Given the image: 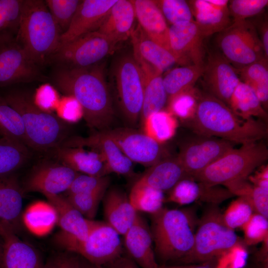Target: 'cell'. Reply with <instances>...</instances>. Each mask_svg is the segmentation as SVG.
Returning a JSON list of instances; mask_svg holds the SVG:
<instances>
[{
	"label": "cell",
	"mask_w": 268,
	"mask_h": 268,
	"mask_svg": "<svg viewBox=\"0 0 268 268\" xmlns=\"http://www.w3.org/2000/svg\"><path fill=\"white\" fill-rule=\"evenodd\" d=\"M114 75L123 115L135 125L140 119L143 100L142 76L133 56H124L116 62Z\"/></svg>",
	"instance_id": "10"
},
{
	"label": "cell",
	"mask_w": 268,
	"mask_h": 268,
	"mask_svg": "<svg viewBox=\"0 0 268 268\" xmlns=\"http://www.w3.org/2000/svg\"><path fill=\"white\" fill-rule=\"evenodd\" d=\"M132 162L149 167L167 157L162 144L142 132L129 128L104 131Z\"/></svg>",
	"instance_id": "14"
},
{
	"label": "cell",
	"mask_w": 268,
	"mask_h": 268,
	"mask_svg": "<svg viewBox=\"0 0 268 268\" xmlns=\"http://www.w3.org/2000/svg\"><path fill=\"white\" fill-rule=\"evenodd\" d=\"M228 9L234 22L246 19L261 12L267 5V0H233L229 2Z\"/></svg>",
	"instance_id": "48"
},
{
	"label": "cell",
	"mask_w": 268,
	"mask_h": 268,
	"mask_svg": "<svg viewBox=\"0 0 268 268\" xmlns=\"http://www.w3.org/2000/svg\"><path fill=\"white\" fill-rule=\"evenodd\" d=\"M129 199L137 212L150 214L161 209L165 200L163 192L136 183L131 189Z\"/></svg>",
	"instance_id": "38"
},
{
	"label": "cell",
	"mask_w": 268,
	"mask_h": 268,
	"mask_svg": "<svg viewBox=\"0 0 268 268\" xmlns=\"http://www.w3.org/2000/svg\"><path fill=\"white\" fill-rule=\"evenodd\" d=\"M81 0H46L45 2L62 34L68 28Z\"/></svg>",
	"instance_id": "42"
},
{
	"label": "cell",
	"mask_w": 268,
	"mask_h": 268,
	"mask_svg": "<svg viewBox=\"0 0 268 268\" xmlns=\"http://www.w3.org/2000/svg\"><path fill=\"white\" fill-rule=\"evenodd\" d=\"M3 242L2 237L0 235V268H1L2 259L3 255Z\"/></svg>",
	"instance_id": "57"
},
{
	"label": "cell",
	"mask_w": 268,
	"mask_h": 268,
	"mask_svg": "<svg viewBox=\"0 0 268 268\" xmlns=\"http://www.w3.org/2000/svg\"><path fill=\"white\" fill-rule=\"evenodd\" d=\"M103 268H140L129 256H121Z\"/></svg>",
	"instance_id": "53"
},
{
	"label": "cell",
	"mask_w": 268,
	"mask_h": 268,
	"mask_svg": "<svg viewBox=\"0 0 268 268\" xmlns=\"http://www.w3.org/2000/svg\"><path fill=\"white\" fill-rule=\"evenodd\" d=\"M194 21L205 37L221 32L230 24L228 0L191 1Z\"/></svg>",
	"instance_id": "26"
},
{
	"label": "cell",
	"mask_w": 268,
	"mask_h": 268,
	"mask_svg": "<svg viewBox=\"0 0 268 268\" xmlns=\"http://www.w3.org/2000/svg\"><path fill=\"white\" fill-rule=\"evenodd\" d=\"M254 212L250 201L244 197H239L231 202L222 215L226 224L234 230L241 228Z\"/></svg>",
	"instance_id": "43"
},
{
	"label": "cell",
	"mask_w": 268,
	"mask_h": 268,
	"mask_svg": "<svg viewBox=\"0 0 268 268\" xmlns=\"http://www.w3.org/2000/svg\"><path fill=\"white\" fill-rule=\"evenodd\" d=\"M109 184L107 176L98 177L78 173L67 192V195H71L107 190Z\"/></svg>",
	"instance_id": "46"
},
{
	"label": "cell",
	"mask_w": 268,
	"mask_h": 268,
	"mask_svg": "<svg viewBox=\"0 0 268 268\" xmlns=\"http://www.w3.org/2000/svg\"><path fill=\"white\" fill-rule=\"evenodd\" d=\"M265 57L268 59V26H265L262 32V41H261Z\"/></svg>",
	"instance_id": "56"
},
{
	"label": "cell",
	"mask_w": 268,
	"mask_h": 268,
	"mask_svg": "<svg viewBox=\"0 0 268 268\" xmlns=\"http://www.w3.org/2000/svg\"><path fill=\"white\" fill-rule=\"evenodd\" d=\"M268 59L262 60L238 69L241 81L249 85L254 91L263 107L266 108L268 101Z\"/></svg>",
	"instance_id": "35"
},
{
	"label": "cell",
	"mask_w": 268,
	"mask_h": 268,
	"mask_svg": "<svg viewBox=\"0 0 268 268\" xmlns=\"http://www.w3.org/2000/svg\"><path fill=\"white\" fill-rule=\"evenodd\" d=\"M244 198L250 201L255 212L268 218V189L253 185Z\"/></svg>",
	"instance_id": "50"
},
{
	"label": "cell",
	"mask_w": 268,
	"mask_h": 268,
	"mask_svg": "<svg viewBox=\"0 0 268 268\" xmlns=\"http://www.w3.org/2000/svg\"><path fill=\"white\" fill-rule=\"evenodd\" d=\"M120 235L107 222L96 221L75 253L92 265L103 267L122 255Z\"/></svg>",
	"instance_id": "15"
},
{
	"label": "cell",
	"mask_w": 268,
	"mask_h": 268,
	"mask_svg": "<svg viewBox=\"0 0 268 268\" xmlns=\"http://www.w3.org/2000/svg\"><path fill=\"white\" fill-rule=\"evenodd\" d=\"M28 146L15 140L0 138V175L14 173L30 157Z\"/></svg>",
	"instance_id": "37"
},
{
	"label": "cell",
	"mask_w": 268,
	"mask_h": 268,
	"mask_svg": "<svg viewBox=\"0 0 268 268\" xmlns=\"http://www.w3.org/2000/svg\"><path fill=\"white\" fill-rule=\"evenodd\" d=\"M116 1L81 0L68 28L62 35L61 45L69 42L87 33L96 31Z\"/></svg>",
	"instance_id": "20"
},
{
	"label": "cell",
	"mask_w": 268,
	"mask_h": 268,
	"mask_svg": "<svg viewBox=\"0 0 268 268\" xmlns=\"http://www.w3.org/2000/svg\"><path fill=\"white\" fill-rule=\"evenodd\" d=\"M234 144L222 138L196 134L182 144L177 157L193 178L233 148Z\"/></svg>",
	"instance_id": "13"
},
{
	"label": "cell",
	"mask_w": 268,
	"mask_h": 268,
	"mask_svg": "<svg viewBox=\"0 0 268 268\" xmlns=\"http://www.w3.org/2000/svg\"><path fill=\"white\" fill-rule=\"evenodd\" d=\"M45 268H81V262L68 254H60L49 260Z\"/></svg>",
	"instance_id": "52"
},
{
	"label": "cell",
	"mask_w": 268,
	"mask_h": 268,
	"mask_svg": "<svg viewBox=\"0 0 268 268\" xmlns=\"http://www.w3.org/2000/svg\"><path fill=\"white\" fill-rule=\"evenodd\" d=\"M168 110L175 117L188 121L194 116L197 100L189 91L183 92L167 101ZM187 121V122H188Z\"/></svg>",
	"instance_id": "47"
},
{
	"label": "cell",
	"mask_w": 268,
	"mask_h": 268,
	"mask_svg": "<svg viewBox=\"0 0 268 268\" xmlns=\"http://www.w3.org/2000/svg\"><path fill=\"white\" fill-rule=\"evenodd\" d=\"M133 57L140 70L143 89V100L140 123L150 114L162 110L168 97L163 83L162 72L145 62L136 54Z\"/></svg>",
	"instance_id": "24"
},
{
	"label": "cell",
	"mask_w": 268,
	"mask_h": 268,
	"mask_svg": "<svg viewBox=\"0 0 268 268\" xmlns=\"http://www.w3.org/2000/svg\"><path fill=\"white\" fill-rule=\"evenodd\" d=\"M34 103L44 111L51 113L58 103L59 97L51 85L46 84L40 87L33 97Z\"/></svg>",
	"instance_id": "51"
},
{
	"label": "cell",
	"mask_w": 268,
	"mask_h": 268,
	"mask_svg": "<svg viewBox=\"0 0 268 268\" xmlns=\"http://www.w3.org/2000/svg\"><path fill=\"white\" fill-rule=\"evenodd\" d=\"M196 134L222 138L242 145L261 141L268 134L260 120L239 118L224 103L209 94L197 100L193 117L188 121Z\"/></svg>",
	"instance_id": "2"
},
{
	"label": "cell",
	"mask_w": 268,
	"mask_h": 268,
	"mask_svg": "<svg viewBox=\"0 0 268 268\" xmlns=\"http://www.w3.org/2000/svg\"><path fill=\"white\" fill-rule=\"evenodd\" d=\"M62 35L45 0H24L15 40L33 62L41 67L49 64Z\"/></svg>",
	"instance_id": "3"
},
{
	"label": "cell",
	"mask_w": 268,
	"mask_h": 268,
	"mask_svg": "<svg viewBox=\"0 0 268 268\" xmlns=\"http://www.w3.org/2000/svg\"><path fill=\"white\" fill-rule=\"evenodd\" d=\"M166 20L171 25L194 21L191 6L183 0H154Z\"/></svg>",
	"instance_id": "41"
},
{
	"label": "cell",
	"mask_w": 268,
	"mask_h": 268,
	"mask_svg": "<svg viewBox=\"0 0 268 268\" xmlns=\"http://www.w3.org/2000/svg\"><path fill=\"white\" fill-rule=\"evenodd\" d=\"M24 0H0V41L16 38Z\"/></svg>",
	"instance_id": "39"
},
{
	"label": "cell",
	"mask_w": 268,
	"mask_h": 268,
	"mask_svg": "<svg viewBox=\"0 0 268 268\" xmlns=\"http://www.w3.org/2000/svg\"><path fill=\"white\" fill-rule=\"evenodd\" d=\"M81 268H103L102 267L92 265L89 263L88 264H86L85 263H82L81 262Z\"/></svg>",
	"instance_id": "58"
},
{
	"label": "cell",
	"mask_w": 268,
	"mask_h": 268,
	"mask_svg": "<svg viewBox=\"0 0 268 268\" xmlns=\"http://www.w3.org/2000/svg\"><path fill=\"white\" fill-rule=\"evenodd\" d=\"M268 218L254 212L250 219L241 228L246 244L253 245L268 239Z\"/></svg>",
	"instance_id": "45"
},
{
	"label": "cell",
	"mask_w": 268,
	"mask_h": 268,
	"mask_svg": "<svg viewBox=\"0 0 268 268\" xmlns=\"http://www.w3.org/2000/svg\"><path fill=\"white\" fill-rule=\"evenodd\" d=\"M131 0L134 5L138 24L147 36L171 51L168 36L169 26L154 0Z\"/></svg>",
	"instance_id": "27"
},
{
	"label": "cell",
	"mask_w": 268,
	"mask_h": 268,
	"mask_svg": "<svg viewBox=\"0 0 268 268\" xmlns=\"http://www.w3.org/2000/svg\"><path fill=\"white\" fill-rule=\"evenodd\" d=\"M168 36L171 51L178 64L204 66L205 37L194 21L171 25Z\"/></svg>",
	"instance_id": "16"
},
{
	"label": "cell",
	"mask_w": 268,
	"mask_h": 268,
	"mask_svg": "<svg viewBox=\"0 0 268 268\" xmlns=\"http://www.w3.org/2000/svg\"><path fill=\"white\" fill-rule=\"evenodd\" d=\"M150 230L156 260L166 263L180 261L194 244V220L187 209L162 207L151 214Z\"/></svg>",
	"instance_id": "5"
},
{
	"label": "cell",
	"mask_w": 268,
	"mask_h": 268,
	"mask_svg": "<svg viewBox=\"0 0 268 268\" xmlns=\"http://www.w3.org/2000/svg\"><path fill=\"white\" fill-rule=\"evenodd\" d=\"M103 198L106 222L124 236L134 223L137 212L131 204L129 197L118 188L110 189Z\"/></svg>",
	"instance_id": "30"
},
{
	"label": "cell",
	"mask_w": 268,
	"mask_h": 268,
	"mask_svg": "<svg viewBox=\"0 0 268 268\" xmlns=\"http://www.w3.org/2000/svg\"><path fill=\"white\" fill-rule=\"evenodd\" d=\"M23 194L14 173L0 175V226L16 234L21 228Z\"/></svg>",
	"instance_id": "22"
},
{
	"label": "cell",
	"mask_w": 268,
	"mask_h": 268,
	"mask_svg": "<svg viewBox=\"0 0 268 268\" xmlns=\"http://www.w3.org/2000/svg\"><path fill=\"white\" fill-rule=\"evenodd\" d=\"M202 75L209 94L228 106L240 81L237 70L223 56L215 54L208 58Z\"/></svg>",
	"instance_id": "19"
},
{
	"label": "cell",
	"mask_w": 268,
	"mask_h": 268,
	"mask_svg": "<svg viewBox=\"0 0 268 268\" xmlns=\"http://www.w3.org/2000/svg\"><path fill=\"white\" fill-rule=\"evenodd\" d=\"M219 45L222 56L236 69L266 58L254 28L246 20L233 22L221 31Z\"/></svg>",
	"instance_id": "9"
},
{
	"label": "cell",
	"mask_w": 268,
	"mask_h": 268,
	"mask_svg": "<svg viewBox=\"0 0 268 268\" xmlns=\"http://www.w3.org/2000/svg\"><path fill=\"white\" fill-rule=\"evenodd\" d=\"M49 80L50 77L29 58L15 38L0 41V87Z\"/></svg>",
	"instance_id": "11"
},
{
	"label": "cell",
	"mask_w": 268,
	"mask_h": 268,
	"mask_svg": "<svg viewBox=\"0 0 268 268\" xmlns=\"http://www.w3.org/2000/svg\"><path fill=\"white\" fill-rule=\"evenodd\" d=\"M140 124L142 132L161 144L174 136L178 126L176 117L162 110L150 114Z\"/></svg>",
	"instance_id": "36"
},
{
	"label": "cell",
	"mask_w": 268,
	"mask_h": 268,
	"mask_svg": "<svg viewBox=\"0 0 268 268\" xmlns=\"http://www.w3.org/2000/svg\"><path fill=\"white\" fill-rule=\"evenodd\" d=\"M44 195L55 210L58 223L62 229L56 237V242L67 250L75 253L96 221L83 216L66 198L60 195Z\"/></svg>",
	"instance_id": "12"
},
{
	"label": "cell",
	"mask_w": 268,
	"mask_h": 268,
	"mask_svg": "<svg viewBox=\"0 0 268 268\" xmlns=\"http://www.w3.org/2000/svg\"><path fill=\"white\" fill-rule=\"evenodd\" d=\"M130 38L133 53L161 72L170 69L178 64L173 53L149 38L138 24L133 29Z\"/></svg>",
	"instance_id": "32"
},
{
	"label": "cell",
	"mask_w": 268,
	"mask_h": 268,
	"mask_svg": "<svg viewBox=\"0 0 268 268\" xmlns=\"http://www.w3.org/2000/svg\"><path fill=\"white\" fill-rule=\"evenodd\" d=\"M0 135L1 137L20 141L27 146L24 129L20 115L0 95Z\"/></svg>",
	"instance_id": "40"
},
{
	"label": "cell",
	"mask_w": 268,
	"mask_h": 268,
	"mask_svg": "<svg viewBox=\"0 0 268 268\" xmlns=\"http://www.w3.org/2000/svg\"><path fill=\"white\" fill-rule=\"evenodd\" d=\"M106 190H101L90 193L67 195L69 202L85 218L91 219L97 213L100 201Z\"/></svg>",
	"instance_id": "44"
},
{
	"label": "cell",
	"mask_w": 268,
	"mask_h": 268,
	"mask_svg": "<svg viewBox=\"0 0 268 268\" xmlns=\"http://www.w3.org/2000/svg\"><path fill=\"white\" fill-rule=\"evenodd\" d=\"M61 163L83 174L103 177L110 174L107 164L98 152L83 147L59 146L55 149Z\"/></svg>",
	"instance_id": "28"
},
{
	"label": "cell",
	"mask_w": 268,
	"mask_h": 268,
	"mask_svg": "<svg viewBox=\"0 0 268 268\" xmlns=\"http://www.w3.org/2000/svg\"><path fill=\"white\" fill-rule=\"evenodd\" d=\"M0 235L3 242L1 268H45L37 250L16 234L0 226Z\"/></svg>",
	"instance_id": "23"
},
{
	"label": "cell",
	"mask_w": 268,
	"mask_h": 268,
	"mask_svg": "<svg viewBox=\"0 0 268 268\" xmlns=\"http://www.w3.org/2000/svg\"><path fill=\"white\" fill-rule=\"evenodd\" d=\"M169 191L165 201L180 205H185L201 201L213 203L214 205L233 195L226 189L208 186L196 181L192 178L180 181Z\"/></svg>",
	"instance_id": "25"
},
{
	"label": "cell",
	"mask_w": 268,
	"mask_h": 268,
	"mask_svg": "<svg viewBox=\"0 0 268 268\" xmlns=\"http://www.w3.org/2000/svg\"><path fill=\"white\" fill-rule=\"evenodd\" d=\"M50 78L56 88L79 103L90 128L98 131L108 129L114 111L102 65L81 68L55 66Z\"/></svg>",
	"instance_id": "1"
},
{
	"label": "cell",
	"mask_w": 268,
	"mask_h": 268,
	"mask_svg": "<svg viewBox=\"0 0 268 268\" xmlns=\"http://www.w3.org/2000/svg\"><path fill=\"white\" fill-rule=\"evenodd\" d=\"M250 180H251L253 185L268 189V166L263 167L260 171L257 172L254 176L251 177Z\"/></svg>",
	"instance_id": "54"
},
{
	"label": "cell",
	"mask_w": 268,
	"mask_h": 268,
	"mask_svg": "<svg viewBox=\"0 0 268 268\" xmlns=\"http://www.w3.org/2000/svg\"><path fill=\"white\" fill-rule=\"evenodd\" d=\"M268 158L267 145L262 141L232 148L193 177L208 186L225 185L246 178Z\"/></svg>",
	"instance_id": "6"
},
{
	"label": "cell",
	"mask_w": 268,
	"mask_h": 268,
	"mask_svg": "<svg viewBox=\"0 0 268 268\" xmlns=\"http://www.w3.org/2000/svg\"><path fill=\"white\" fill-rule=\"evenodd\" d=\"M228 106L239 118L244 120L258 117L266 121L267 113L253 90L240 81L230 99Z\"/></svg>",
	"instance_id": "33"
},
{
	"label": "cell",
	"mask_w": 268,
	"mask_h": 268,
	"mask_svg": "<svg viewBox=\"0 0 268 268\" xmlns=\"http://www.w3.org/2000/svg\"><path fill=\"white\" fill-rule=\"evenodd\" d=\"M204 66H182L170 70L163 77V83L168 100L189 91L202 75Z\"/></svg>",
	"instance_id": "34"
},
{
	"label": "cell",
	"mask_w": 268,
	"mask_h": 268,
	"mask_svg": "<svg viewBox=\"0 0 268 268\" xmlns=\"http://www.w3.org/2000/svg\"><path fill=\"white\" fill-rule=\"evenodd\" d=\"M57 116L67 123H75L83 117V112L75 98L66 96L60 103Z\"/></svg>",
	"instance_id": "49"
},
{
	"label": "cell",
	"mask_w": 268,
	"mask_h": 268,
	"mask_svg": "<svg viewBox=\"0 0 268 268\" xmlns=\"http://www.w3.org/2000/svg\"><path fill=\"white\" fill-rule=\"evenodd\" d=\"M1 96L20 115L28 147L41 151L55 149L68 137L67 123L40 108L29 93L12 89Z\"/></svg>",
	"instance_id": "4"
},
{
	"label": "cell",
	"mask_w": 268,
	"mask_h": 268,
	"mask_svg": "<svg viewBox=\"0 0 268 268\" xmlns=\"http://www.w3.org/2000/svg\"><path fill=\"white\" fill-rule=\"evenodd\" d=\"M78 173L62 163H41L27 177L22 188L23 193L59 195L68 190Z\"/></svg>",
	"instance_id": "18"
},
{
	"label": "cell",
	"mask_w": 268,
	"mask_h": 268,
	"mask_svg": "<svg viewBox=\"0 0 268 268\" xmlns=\"http://www.w3.org/2000/svg\"><path fill=\"white\" fill-rule=\"evenodd\" d=\"M159 268H213L206 265H199L195 264H186L183 265H167L165 264L159 265Z\"/></svg>",
	"instance_id": "55"
},
{
	"label": "cell",
	"mask_w": 268,
	"mask_h": 268,
	"mask_svg": "<svg viewBox=\"0 0 268 268\" xmlns=\"http://www.w3.org/2000/svg\"><path fill=\"white\" fill-rule=\"evenodd\" d=\"M199 222L193 248L179 262L185 264L207 262L243 243L234 230L226 224L216 205L207 209Z\"/></svg>",
	"instance_id": "7"
},
{
	"label": "cell",
	"mask_w": 268,
	"mask_h": 268,
	"mask_svg": "<svg viewBox=\"0 0 268 268\" xmlns=\"http://www.w3.org/2000/svg\"><path fill=\"white\" fill-rule=\"evenodd\" d=\"M135 15L130 0H117L96 31L116 43L130 37Z\"/></svg>",
	"instance_id": "31"
},
{
	"label": "cell",
	"mask_w": 268,
	"mask_h": 268,
	"mask_svg": "<svg viewBox=\"0 0 268 268\" xmlns=\"http://www.w3.org/2000/svg\"><path fill=\"white\" fill-rule=\"evenodd\" d=\"M191 178L177 156L166 157L148 169L135 182L164 192L170 191L180 181Z\"/></svg>",
	"instance_id": "29"
},
{
	"label": "cell",
	"mask_w": 268,
	"mask_h": 268,
	"mask_svg": "<svg viewBox=\"0 0 268 268\" xmlns=\"http://www.w3.org/2000/svg\"><path fill=\"white\" fill-rule=\"evenodd\" d=\"M61 145L86 147L99 153L104 159L110 173L128 176L134 174L133 162L104 131H97L87 137H68Z\"/></svg>",
	"instance_id": "17"
},
{
	"label": "cell",
	"mask_w": 268,
	"mask_h": 268,
	"mask_svg": "<svg viewBox=\"0 0 268 268\" xmlns=\"http://www.w3.org/2000/svg\"><path fill=\"white\" fill-rule=\"evenodd\" d=\"M124 237L129 256L140 268H159L150 227L138 213L134 223Z\"/></svg>",
	"instance_id": "21"
},
{
	"label": "cell",
	"mask_w": 268,
	"mask_h": 268,
	"mask_svg": "<svg viewBox=\"0 0 268 268\" xmlns=\"http://www.w3.org/2000/svg\"><path fill=\"white\" fill-rule=\"evenodd\" d=\"M118 44L97 31L61 45L49 64L67 67H86L99 63L112 54Z\"/></svg>",
	"instance_id": "8"
}]
</instances>
